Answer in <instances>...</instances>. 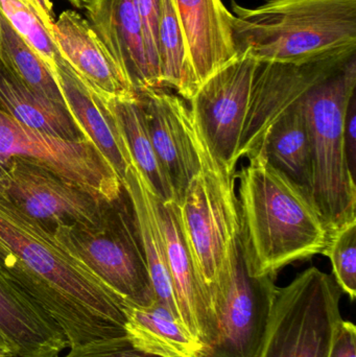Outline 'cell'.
<instances>
[{
    "mask_svg": "<svg viewBox=\"0 0 356 357\" xmlns=\"http://www.w3.org/2000/svg\"><path fill=\"white\" fill-rule=\"evenodd\" d=\"M0 285L58 327L69 349L127 337L125 302L56 227L27 215L1 192Z\"/></svg>",
    "mask_w": 356,
    "mask_h": 357,
    "instance_id": "1",
    "label": "cell"
},
{
    "mask_svg": "<svg viewBox=\"0 0 356 357\" xmlns=\"http://www.w3.org/2000/svg\"><path fill=\"white\" fill-rule=\"evenodd\" d=\"M240 180V235L249 273L277 276L297 261L323 253L330 241L309 195L263 155L249 159Z\"/></svg>",
    "mask_w": 356,
    "mask_h": 357,
    "instance_id": "2",
    "label": "cell"
},
{
    "mask_svg": "<svg viewBox=\"0 0 356 357\" xmlns=\"http://www.w3.org/2000/svg\"><path fill=\"white\" fill-rule=\"evenodd\" d=\"M238 54L257 62L304 63L356 47V0H267L254 8L232 2Z\"/></svg>",
    "mask_w": 356,
    "mask_h": 357,
    "instance_id": "3",
    "label": "cell"
},
{
    "mask_svg": "<svg viewBox=\"0 0 356 357\" xmlns=\"http://www.w3.org/2000/svg\"><path fill=\"white\" fill-rule=\"evenodd\" d=\"M356 89V56L303 98L311 137V199L330 237L356 222L355 177L344 142L347 107Z\"/></svg>",
    "mask_w": 356,
    "mask_h": 357,
    "instance_id": "4",
    "label": "cell"
},
{
    "mask_svg": "<svg viewBox=\"0 0 356 357\" xmlns=\"http://www.w3.org/2000/svg\"><path fill=\"white\" fill-rule=\"evenodd\" d=\"M342 295L334 276L316 266L277 287L258 357H328Z\"/></svg>",
    "mask_w": 356,
    "mask_h": 357,
    "instance_id": "5",
    "label": "cell"
},
{
    "mask_svg": "<svg viewBox=\"0 0 356 357\" xmlns=\"http://www.w3.org/2000/svg\"><path fill=\"white\" fill-rule=\"evenodd\" d=\"M125 189V188H123ZM82 261L125 304L156 302L127 193L113 202L98 226H56Z\"/></svg>",
    "mask_w": 356,
    "mask_h": 357,
    "instance_id": "6",
    "label": "cell"
},
{
    "mask_svg": "<svg viewBox=\"0 0 356 357\" xmlns=\"http://www.w3.org/2000/svg\"><path fill=\"white\" fill-rule=\"evenodd\" d=\"M275 278L251 276L238 233L209 291L217 325L208 349L212 357H258L277 289Z\"/></svg>",
    "mask_w": 356,
    "mask_h": 357,
    "instance_id": "7",
    "label": "cell"
},
{
    "mask_svg": "<svg viewBox=\"0 0 356 357\" xmlns=\"http://www.w3.org/2000/svg\"><path fill=\"white\" fill-rule=\"evenodd\" d=\"M202 161V169L177 205L194 261L210 291L230 241L240 230V218L235 174L217 162L205 142Z\"/></svg>",
    "mask_w": 356,
    "mask_h": 357,
    "instance_id": "8",
    "label": "cell"
},
{
    "mask_svg": "<svg viewBox=\"0 0 356 357\" xmlns=\"http://www.w3.org/2000/svg\"><path fill=\"white\" fill-rule=\"evenodd\" d=\"M0 156L40 163L56 177L106 203L116 202L125 192L116 172L91 140L47 135L19 123L1 109Z\"/></svg>",
    "mask_w": 356,
    "mask_h": 357,
    "instance_id": "9",
    "label": "cell"
},
{
    "mask_svg": "<svg viewBox=\"0 0 356 357\" xmlns=\"http://www.w3.org/2000/svg\"><path fill=\"white\" fill-rule=\"evenodd\" d=\"M355 56L356 47L297 64L257 62L238 159L254 157L270 128Z\"/></svg>",
    "mask_w": 356,
    "mask_h": 357,
    "instance_id": "10",
    "label": "cell"
},
{
    "mask_svg": "<svg viewBox=\"0 0 356 357\" xmlns=\"http://www.w3.org/2000/svg\"><path fill=\"white\" fill-rule=\"evenodd\" d=\"M257 61L240 54L199 87L189 100L196 129L217 162L236 174Z\"/></svg>",
    "mask_w": 356,
    "mask_h": 357,
    "instance_id": "11",
    "label": "cell"
},
{
    "mask_svg": "<svg viewBox=\"0 0 356 357\" xmlns=\"http://www.w3.org/2000/svg\"><path fill=\"white\" fill-rule=\"evenodd\" d=\"M0 192L24 213L46 226H98L111 203L100 201L22 157L8 159Z\"/></svg>",
    "mask_w": 356,
    "mask_h": 357,
    "instance_id": "12",
    "label": "cell"
},
{
    "mask_svg": "<svg viewBox=\"0 0 356 357\" xmlns=\"http://www.w3.org/2000/svg\"><path fill=\"white\" fill-rule=\"evenodd\" d=\"M157 158L179 204L194 176L202 169L204 142L188 102L167 88L138 90Z\"/></svg>",
    "mask_w": 356,
    "mask_h": 357,
    "instance_id": "13",
    "label": "cell"
},
{
    "mask_svg": "<svg viewBox=\"0 0 356 357\" xmlns=\"http://www.w3.org/2000/svg\"><path fill=\"white\" fill-rule=\"evenodd\" d=\"M154 202L162 229L167 266L179 308L180 320L209 349L217 335L210 295L184 234L177 203H165L156 195Z\"/></svg>",
    "mask_w": 356,
    "mask_h": 357,
    "instance_id": "14",
    "label": "cell"
},
{
    "mask_svg": "<svg viewBox=\"0 0 356 357\" xmlns=\"http://www.w3.org/2000/svg\"><path fill=\"white\" fill-rule=\"evenodd\" d=\"M54 40L61 56L79 81L105 102L137 94L87 19L77 10L61 13L54 23Z\"/></svg>",
    "mask_w": 356,
    "mask_h": 357,
    "instance_id": "15",
    "label": "cell"
},
{
    "mask_svg": "<svg viewBox=\"0 0 356 357\" xmlns=\"http://www.w3.org/2000/svg\"><path fill=\"white\" fill-rule=\"evenodd\" d=\"M196 88L238 56L231 12L222 0H171Z\"/></svg>",
    "mask_w": 356,
    "mask_h": 357,
    "instance_id": "16",
    "label": "cell"
},
{
    "mask_svg": "<svg viewBox=\"0 0 356 357\" xmlns=\"http://www.w3.org/2000/svg\"><path fill=\"white\" fill-rule=\"evenodd\" d=\"M82 8L136 91L159 88L148 64L136 0H83Z\"/></svg>",
    "mask_w": 356,
    "mask_h": 357,
    "instance_id": "17",
    "label": "cell"
},
{
    "mask_svg": "<svg viewBox=\"0 0 356 357\" xmlns=\"http://www.w3.org/2000/svg\"><path fill=\"white\" fill-rule=\"evenodd\" d=\"M56 79L69 114L86 138L106 157L121 183L133 165L115 100L105 102L83 85L66 61H56Z\"/></svg>",
    "mask_w": 356,
    "mask_h": 357,
    "instance_id": "18",
    "label": "cell"
},
{
    "mask_svg": "<svg viewBox=\"0 0 356 357\" xmlns=\"http://www.w3.org/2000/svg\"><path fill=\"white\" fill-rule=\"evenodd\" d=\"M123 185L129 197L156 301L167 306L181 322L167 266L162 229L155 207L154 191L134 163L130 167Z\"/></svg>",
    "mask_w": 356,
    "mask_h": 357,
    "instance_id": "19",
    "label": "cell"
},
{
    "mask_svg": "<svg viewBox=\"0 0 356 357\" xmlns=\"http://www.w3.org/2000/svg\"><path fill=\"white\" fill-rule=\"evenodd\" d=\"M125 333L138 349L155 357H198L207 348L158 301L148 307L125 304Z\"/></svg>",
    "mask_w": 356,
    "mask_h": 357,
    "instance_id": "20",
    "label": "cell"
},
{
    "mask_svg": "<svg viewBox=\"0 0 356 357\" xmlns=\"http://www.w3.org/2000/svg\"><path fill=\"white\" fill-rule=\"evenodd\" d=\"M256 155H263L311 197V137L303 100L270 128Z\"/></svg>",
    "mask_w": 356,
    "mask_h": 357,
    "instance_id": "21",
    "label": "cell"
},
{
    "mask_svg": "<svg viewBox=\"0 0 356 357\" xmlns=\"http://www.w3.org/2000/svg\"><path fill=\"white\" fill-rule=\"evenodd\" d=\"M0 337L12 357H58L68 348L58 327L1 285Z\"/></svg>",
    "mask_w": 356,
    "mask_h": 357,
    "instance_id": "22",
    "label": "cell"
},
{
    "mask_svg": "<svg viewBox=\"0 0 356 357\" xmlns=\"http://www.w3.org/2000/svg\"><path fill=\"white\" fill-rule=\"evenodd\" d=\"M0 109L19 123L65 140L86 138L66 107L33 91L0 59Z\"/></svg>",
    "mask_w": 356,
    "mask_h": 357,
    "instance_id": "23",
    "label": "cell"
},
{
    "mask_svg": "<svg viewBox=\"0 0 356 357\" xmlns=\"http://www.w3.org/2000/svg\"><path fill=\"white\" fill-rule=\"evenodd\" d=\"M67 1L75 6V0ZM0 12L56 77V61L62 56L54 40L52 0H0Z\"/></svg>",
    "mask_w": 356,
    "mask_h": 357,
    "instance_id": "24",
    "label": "cell"
},
{
    "mask_svg": "<svg viewBox=\"0 0 356 357\" xmlns=\"http://www.w3.org/2000/svg\"><path fill=\"white\" fill-rule=\"evenodd\" d=\"M115 108L123 126L134 165L158 199L165 203L175 202L171 183L153 148L138 93L133 98L115 100Z\"/></svg>",
    "mask_w": 356,
    "mask_h": 357,
    "instance_id": "25",
    "label": "cell"
},
{
    "mask_svg": "<svg viewBox=\"0 0 356 357\" xmlns=\"http://www.w3.org/2000/svg\"><path fill=\"white\" fill-rule=\"evenodd\" d=\"M0 59L33 91L65 105L56 77L39 54L20 37L0 12Z\"/></svg>",
    "mask_w": 356,
    "mask_h": 357,
    "instance_id": "26",
    "label": "cell"
},
{
    "mask_svg": "<svg viewBox=\"0 0 356 357\" xmlns=\"http://www.w3.org/2000/svg\"><path fill=\"white\" fill-rule=\"evenodd\" d=\"M158 50L162 87L175 90L178 96L189 102L198 88L190 70L183 33L171 0H161Z\"/></svg>",
    "mask_w": 356,
    "mask_h": 357,
    "instance_id": "27",
    "label": "cell"
},
{
    "mask_svg": "<svg viewBox=\"0 0 356 357\" xmlns=\"http://www.w3.org/2000/svg\"><path fill=\"white\" fill-rule=\"evenodd\" d=\"M322 254L330 258L332 276L343 294L353 301L356 297V222L334 232Z\"/></svg>",
    "mask_w": 356,
    "mask_h": 357,
    "instance_id": "28",
    "label": "cell"
},
{
    "mask_svg": "<svg viewBox=\"0 0 356 357\" xmlns=\"http://www.w3.org/2000/svg\"><path fill=\"white\" fill-rule=\"evenodd\" d=\"M142 31H144V45L150 70L156 79L159 88L162 87L160 67H159V21L161 15V0H136Z\"/></svg>",
    "mask_w": 356,
    "mask_h": 357,
    "instance_id": "29",
    "label": "cell"
},
{
    "mask_svg": "<svg viewBox=\"0 0 356 357\" xmlns=\"http://www.w3.org/2000/svg\"><path fill=\"white\" fill-rule=\"evenodd\" d=\"M64 357H155L136 348L129 337L100 340L70 348Z\"/></svg>",
    "mask_w": 356,
    "mask_h": 357,
    "instance_id": "30",
    "label": "cell"
},
{
    "mask_svg": "<svg viewBox=\"0 0 356 357\" xmlns=\"http://www.w3.org/2000/svg\"><path fill=\"white\" fill-rule=\"evenodd\" d=\"M328 357H356V329L353 322L341 321Z\"/></svg>",
    "mask_w": 356,
    "mask_h": 357,
    "instance_id": "31",
    "label": "cell"
},
{
    "mask_svg": "<svg viewBox=\"0 0 356 357\" xmlns=\"http://www.w3.org/2000/svg\"><path fill=\"white\" fill-rule=\"evenodd\" d=\"M344 142L349 169L355 177L356 169V96H351L344 123Z\"/></svg>",
    "mask_w": 356,
    "mask_h": 357,
    "instance_id": "32",
    "label": "cell"
},
{
    "mask_svg": "<svg viewBox=\"0 0 356 357\" xmlns=\"http://www.w3.org/2000/svg\"><path fill=\"white\" fill-rule=\"evenodd\" d=\"M8 159L10 158H4V157L0 156V176L6 171V167H8Z\"/></svg>",
    "mask_w": 356,
    "mask_h": 357,
    "instance_id": "33",
    "label": "cell"
},
{
    "mask_svg": "<svg viewBox=\"0 0 356 357\" xmlns=\"http://www.w3.org/2000/svg\"><path fill=\"white\" fill-rule=\"evenodd\" d=\"M0 348H2V349L4 350V351L8 354V356L10 357H12V354H10V348H8V346L6 345V342L3 341V339H2L1 337H0Z\"/></svg>",
    "mask_w": 356,
    "mask_h": 357,
    "instance_id": "34",
    "label": "cell"
},
{
    "mask_svg": "<svg viewBox=\"0 0 356 357\" xmlns=\"http://www.w3.org/2000/svg\"><path fill=\"white\" fill-rule=\"evenodd\" d=\"M82 2L83 0H75V8H82Z\"/></svg>",
    "mask_w": 356,
    "mask_h": 357,
    "instance_id": "35",
    "label": "cell"
},
{
    "mask_svg": "<svg viewBox=\"0 0 356 357\" xmlns=\"http://www.w3.org/2000/svg\"><path fill=\"white\" fill-rule=\"evenodd\" d=\"M198 357H212V356H211L210 352L208 351V349H206V351H205L202 356Z\"/></svg>",
    "mask_w": 356,
    "mask_h": 357,
    "instance_id": "36",
    "label": "cell"
},
{
    "mask_svg": "<svg viewBox=\"0 0 356 357\" xmlns=\"http://www.w3.org/2000/svg\"><path fill=\"white\" fill-rule=\"evenodd\" d=\"M0 356H8V354H6V352L4 351V350L2 349V348H0ZM8 357H10V356H8Z\"/></svg>",
    "mask_w": 356,
    "mask_h": 357,
    "instance_id": "37",
    "label": "cell"
},
{
    "mask_svg": "<svg viewBox=\"0 0 356 357\" xmlns=\"http://www.w3.org/2000/svg\"><path fill=\"white\" fill-rule=\"evenodd\" d=\"M0 357H8V356H0Z\"/></svg>",
    "mask_w": 356,
    "mask_h": 357,
    "instance_id": "38",
    "label": "cell"
}]
</instances>
